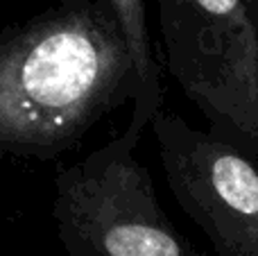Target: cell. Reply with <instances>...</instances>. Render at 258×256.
<instances>
[{
  "mask_svg": "<svg viewBox=\"0 0 258 256\" xmlns=\"http://www.w3.org/2000/svg\"><path fill=\"white\" fill-rule=\"evenodd\" d=\"M134 91L132 57L104 0H52L0 27V168L75 150Z\"/></svg>",
  "mask_w": 258,
  "mask_h": 256,
  "instance_id": "6da1fadb",
  "label": "cell"
},
{
  "mask_svg": "<svg viewBox=\"0 0 258 256\" xmlns=\"http://www.w3.org/2000/svg\"><path fill=\"white\" fill-rule=\"evenodd\" d=\"M138 145L120 132L57 170L52 218L66 256H204L170 222Z\"/></svg>",
  "mask_w": 258,
  "mask_h": 256,
  "instance_id": "3957f363",
  "label": "cell"
},
{
  "mask_svg": "<svg viewBox=\"0 0 258 256\" xmlns=\"http://www.w3.org/2000/svg\"><path fill=\"white\" fill-rule=\"evenodd\" d=\"M165 186L218 256H258V159L174 111L150 125Z\"/></svg>",
  "mask_w": 258,
  "mask_h": 256,
  "instance_id": "277c9868",
  "label": "cell"
},
{
  "mask_svg": "<svg viewBox=\"0 0 258 256\" xmlns=\"http://www.w3.org/2000/svg\"><path fill=\"white\" fill-rule=\"evenodd\" d=\"M104 3L116 16L134 66L136 91H134L132 113H129L125 132L141 141L143 132L152 125L156 113L163 111V66H161L156 48L152 43L145 0H104Z\"/></svg>",
  "mask_w": 258,
  "mask_h": 256,
  "instance_id": "5b68a950",
  "label": "cell"
},
{
  "mask_svg": "<svg viewBox=\"0 0 258 256\" xmlns=\"http://www.w3.org/2000/svg\"><path fill=\"white\" fill-rule=\"evenodd\" d=\"M165 73L215 139L258 159V32L251 0H156Z\"/></svg>",
  "mask_w": 258,
  "mask_h": 256,
  "instance_id": "7a4b0ae2",
  "label": "cell"
},
{
  "mask_svg": "<svg viewBox=\"0 0 258 256\" xmlns=\"http://www.w3.org/2000/svg\"><path fill=\"white\" fill-rule=\"evenodd\" d=\"M251 18H254V25L258 32V0H251Z\"/></svg>",
  "mask_w": 258,
  "mask_h": 256,
  "instance_id": "8992f818",
  "label": "cell"
}]
</instances>
